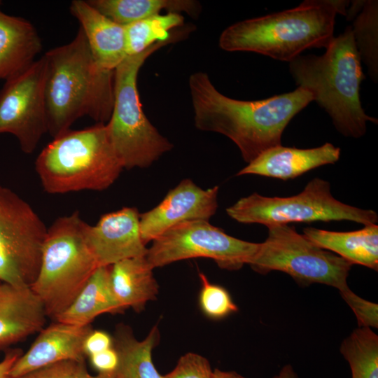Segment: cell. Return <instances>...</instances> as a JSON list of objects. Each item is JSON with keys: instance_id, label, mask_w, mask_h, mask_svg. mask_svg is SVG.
I'll list each match as a JSON object with an SVG mask.
<instances>
[{"instance_id": "obj_38", "label": "cell", "mask_w": 378, "mask_h": 378, "mask_svg": "<svg viewBox=\"0 0 378 378\" xmlns=\"http://www.w3.org/2000/svg\"><path fill=\"white\" fill-rule=\"evenodd\" d=\"M1 4V1H0V5Z\"/></svg>"}, {"instance_id": "obj_24", "label": "cell", "mask_w": 378, "mask_h": 378, "mask_svg": "<svg viewBox=\"0 0 378 378\" xmlns=\"http://www.w3.org/2000/svg\"><path fill=\"white\" fill-rule=\"evenodd\" d=\"M93 8L113 22L125 26L134 22L168 13H200V4L194 0H88Z\"/></svg>"}, {"instance_id": "obj_16", "label": "cell", "mask_w": 378, "mask_h": 378, "mask_svg": "<svg viewBox=\"0 0 378 378\" xmlns=\"http://www.w3.org/2000/svg\"><path fill=\"white\" fill-rule=\"evenodd\" d=\"M340 157V148L330 143L305 149L279 145L262 152L236 176L255 174L287 180L316 167L334 164Z\"/></svg>"}, {"instance_id": "obj_14", "label": "cell", "mask_w": 378, "mask_h": 378, "mask_svg": "<svg viewBox=\"0 0 378 378\" xmlns=\"http://www.w3.org/2000/svg\"><path fill=\"white\" fill-rule=\"evenodd\" d=\"M139 219L136 208L124 207L103 215L95 225H89L87 241L99 267L146 255Z\"/></svg>"}, {"instance_id": "obj_21", "label": "cell", "mask_w": 378, "mask_h": 378, "mask_svg": "<svg viewBox=\"0 0 378 378\" xmlns=\"http://www.w3.org/2000/svg\"><path fill=\"white\" fill-rule=\"evenodd\" d=\"M153 270L146 256L125 259L111 266V287L123 309L131 307L141 312L148 302L155 300L159 286Z\"/></svg>"}, {"instance_id": "obj_12", "label": "cell", "mask_w": 378, "mask_h": 378, "mask_svg": "<svg viewBox=\"0 0 378 378\" xmlns=\"http://www.w3.org/2000/svg\"><path fill=\"white\" fill-rule=\"evenodd\" d=\"M45 79L43 55L27 70L6 80L0 90V134L13 135L26 154L32 153L48 133Z\"/></svg>"}, {"instance_id": "obj_25", "label": "cell", "mask_w": 378, "mask_h": 378, "mask_svg": "<svg viewBox=\"0 0 378 378\" xmlns=\"http://www.w3.org/2000/svg\"><path fill=\"white\" fill-rule=\"evenodd\" d=\"M351 378H378V336L370 328L355 329L340 346Z\"/></svg>"}, {"instance_id": "obj_20", "label": "cell", "mask_w": 378, "mask_h": 378, "mask_svg": "<svg viewBox=\"0 0 378 378\" xmlns=\"http://www.w3.org/2000/svg\"><path fill=\"white\" fill-rule=\"evenodd\" d=\"M303 234L318 246L334 252L350 263L377 271L378 225L372 224L351 232L306 227Z\"/></svg>"}, {"instance_id": "obj_23", "label": "cell", "mask_w": 378, "mask_h": 378, "mask_svg": "<svg viewBox=\"0 0 378 378\" xmlns=\"http://www.w3.org/2000/svg\"><path fill=\"white\" fill-rule=\"evenodd\" d=\"M159 338L157 326L143 340H136L128 327L120 326L113 340L119 356L116 378H162L152 360V351Z\"/></svg>"}, {"instance_id": "obj_9", "label": "cell", "mask_w": 378, "mask_h": 378, "mask_svg": "<svg viewBox=\"0 0 378 378\" xmlns=\"http://www.w3.org/2000/svg\"><path fill=\"white\" fill-rule=\"evenodd\" d=\"M267 227V237L260 243L248 264L255 272H283L300 286L322 284L340 292L349 288L347 277L351 263L318 246L288 224H273Z\"/></svg>"}, {"instance_id": "obj_26", "label": "cell", "mask_w": 378, "mask_h": 378, "mask_svg": "<svg viewBox=\"0 0 378 378\" xmlns=\"http://www.w3.org/2000/svg\"><path fill=\"white\" fill-rule=\"evenodd\" d=\"M183 22V17L180 13H167L124 26L127 56L142 52L156 42L169 41V31Z\"/></svg>"}, {"instance_id": "obj_7", "label": "cell", "mask_w": 378, "mask_h": 378, "mask_svg": "<svg viewBox=\"0 0 378 378\" xmlns=\"http://www.w3.org/2000/svg\"><path fill=\"white\" fill-rule=\"evenodd\" d=\"M168 42H156L142 52L127 56L114 71L113 106L106 127L124 169L148 167L173 148L146 116L137 90L143 64Z\"/></svg>"}, {"instance_id": "obj_2", "label": "cell", "mask_w": 378, "mask_h": 378, "mask_svg": "<svg viewBox=\"0 0 378 378\" xmlns=\"http://www.w3.org/2000/svg\"><path fill=\"white\" fill-rule=\"evenodd\" d=\"M43 56L48 133L55 138L84 116L106 124L113 106L114 71L97 62L83 30Z\"/></svg>"}, {"instance_id": "obj_37", "label": "cell", "mask_w": 378, "mask_h": 378, "mask_svg": "<svg viewBox=\"0 0 378 378\" xmlns=\"http://www.w3.org/2000/svg\"><path fill=\"white\" fill-rule=\"evenodd\" d=\"M212 378H246L234 371H223L218 368L213 370Z\"/></svg>"}, {"instance_id": "obj_6", "label": "cell", "mask_w": 378, "mask_h": 378, "mask_svg": "<svg viewBox=\"0 0 378 378\" xmlns=\"http://www.w3.org/2000/svg\"><path fill=\"white\" fill-rule=\"evenodd\" d=\"M88 227L74 211L48 227L39 270L30 286L47 317L55 320L65 311L99 267L87 241Z\"/></svg>"}, {"instance_id": "obj_18", "label": "cell", "mask_w": 378, "mask_h": 378, "mask_svg": "<svg viewBox=\"0 0 378 378\" xmlns=\"http://www.w3.org/2000/svg\"><path fill=\"white\" fill-rule=\"evenodd\" d=\"M69 11L78 21L97 62L106 70L115 71L127 57L124 26L102 14L87 1H72Z\"/></svg>"}, {"instance_id": "obj_11", "label": "cell", "mask_w": 378, "mask_h": 378, "mask_svg": "<svg viewBox=\"0 0 378 378\" xmlns=\"http://www.w3.org/2000/svg\"><path fill=\"white\" fill-rule=\"evenodd\" d=\"M259 244L233 237L209 220H194L164 232L152 241L146 257L153 269L182 260L208 258L222 269L237 270L250 263Z\"/></svg>"}, {"instance_id": "obj_30", "label": "cell", "mask_w": 378, "mask_h": 378, "mask_svg": "<svg viewBox=\"0 0 378 378\" xmlns=\"http://www.w3.org/2000/svg\"><path fill=\"white\" fill-rule=\"evenodd\" d=\"M342 298L355 314L358 327H378V305L354 293L349 288L340 292Z\"/></svg>"}, {"instance_id": "obj_33", "label": "cell", "mask_w": 378, "mask_h": 378, "mask_svg": "<svg viewBox=\"0 0 378 378\" xmlns=\"http://www.w3.org/2000/svg\"><path fill=\"white\" fill-rule=\"evenodd\" d=\"M113 346V340L106 332L91 330L84 340L83 351L89 357Z\"/></svg>"}, {"instance_id": "obj_8", "label": "cell", "mask_w": 378, "mask_h": 378, "mask_svg": "<svg viewBox=\"0 0 378 378\" xmlns=\"http://www.w3.org/2000/svg\"><path fill=\"white\" fill-rule=\"evenodd\" d=\"M227 215L241 223L273 224L314 221L350 220L363 225L376 224L377 214L335 199L330 183L314 178L298 195L286 197H265L253 193L226 209Z\"/></svg>"}, {"instance_id": "obj_15", "label": "cell", "mask_w": 378, "mask_h": 378, "mask_svg": "<svg viewBox=\"0 0 378 378\" xmlns=\"http://www.w3.org/2000/svg\"><path fill=\"white\" fill-rule=\"evenodd\" d=\"M89 326H78L57 321L40 330L30 348L12 367L11 378H18L39 368L64 360L83 363V343L91 331Z\"/></svg>"}, {"instance_id": "obj_13", "label": "cell", "mask_w": 378, "mask_h": 378, "mask_svg": "<svg viewBox=\"0 0 378 378\" xmlns=\"http://www.w3.org/2000/svg\"><path fill=\"white\" fill-rule=\"evenodd\" d=\"M218 186L202 189L185 178L153 209L140 214V232L146 245L170 227L188 220L209 219L218 209Z\"/></svg>"}, {"instance_id": "obj_1", "label": "cell", "mask_w": 378, "mask_h": 378, "mask_svg": "<svg viewBox=\"0 0 378 378\" xmlns=\"http://www.w3.org/2000/svg\"><path fill=\"white\" fill-rule=\"evenodd\" d=\"M188 85L196 128L231 139L247 163L281 145L288 122L314 101L312 92L301 87L260 100L234 99L220 92L203 71L191 74Z\"/></svg>"}, {"instance_id": "obj_28", "label": "cell", "mask_w": 378, "mask_h": 378, "mask_svg": "<svg viewBox=\"0 0 378 378\" xmlns=\"http://www.w3.org/2000/svg\"><path fill=\"white\" fill-rule=\"evenodd\" d=\"M199 276L202 281L199 302L206 316L212 319H221L238 310L225 288L211 284L203 273H199Z\"/></svg>"}, {"instance_id": "obj_35", "label": "cell", "mask_w": 378, "mask_h": 378, "mask_svg": "<svg viewBox=\"0 0 378 378\" xmlns=\"http://www.w3.org/2000/svg\"><path fill=\"white\" fill-rule=\"evenodd\" d=\"M73 378H116V375L115 372L112 373H98L97 375H92L86 369L83 362L78 364Z\"/></svg>"}, {"instance_id": "obj_17", "label": "cell", "mask_w": 378, "mask_h": 378, "mask_svg": "<svg viewBox=\"0 0 378 378\" xmlns=\"http://www.w3.org/2000/svg\"><path fill=\"white\" fill-rule=\"evenodd\" d=\"M46 317L30 287L0 283V350L41 330Z\"/></svg>"}, {"instance_id": "obj_36", "label": "cell", "mask_w": 378, "mask_h": 378, "mask_svg": "<svg viewBox=\"0 0 378 378\" xmlns=\"http://www.w3.org/2000/svg\"><path fill=\"white\" fill-rule=\"evenodd\" d=\"M272 378H298V374L290 364L284 365L279 372Z\"/></svg>"}, {"instance_id": "obj_32", "label": "cell", "mask_w": 378, "mask_h": 378, "mask_svg": "<svg viewBox=\"0 0 378 378\" xmlns=\"http://www.w3.org/2000/svg\"><path fill=\"white\" fill-rule=\"evenodd\" d=\"M89 358L92 366L98 373L115 372L119 363L118 354L113 346L92 354Z\"/></svg>"}, {"instance_id": "obj_34", "label": "cell", "mask_w": 378, "mask_h": 378, "mask_svg": "<svg viewBox=\"0 0 378 378\" xmlns=\"http://www.w3.org/2000/svg\"><path fill=\"white\" fill-rule=\"evenodd\" d=\"M22 354L20 349H10L6 352L3 360L0 361V378H11L10 370Z\"/></svg>"}, {"instance_id": "obj_27", "label": "cell", "mask_w": 378, "mask_h": 378, "mask_svg": "<svg viewBox=\"0 0 378 378\" xmlns=\"http://www.w3.org/2000/svg\"><path fill=\"white\" fill-rule=\"evenodd\" d=\"M351 27L356 49L372 80L378 78V1H364Z\"/></svg>"}, {"instance_id": "obj_19", "label": "cell", "mask_w": 378, "mask_h": 378, "mask_svg": "<svg viewBox=\"0 0 378 378\" xmlns=\"http://www.w3.org/2000/svg\"><path fill=\"white\" fill-rule=\"evenodd\" d=\"M42 48L29 21L0 10V80L6 81L27 70Z\"/></svg>"}, {"instance_id": "obj_3", "label": "cell", "mask_w": 378, "mask_h": 378, "mask_svg": "<svg viewBox=\"0 0 378 378\" xmlns=\"http://www.w3.org/2000/svg\"><path fill=\"white\" fill-rule=\"evenodd\" d=\"M349 1L306 0L281 12L244 20L220 35L221 49L253 52L291 62L304 50L326 48L334 38L337 13L346 15Z\"/></svg>"}, {"instance_id": "obj_31", "label": "cell", "mask_w": 378, "mask_h": 378, "mask_svg": "<svg viewBox=\"0 0 378 378\" xmlns=\"http://www.w3.org/2000/svg\"><path fill=\"white\" fill-rule=\"evenodd\" d=\"M79 363L74 360L60 361L36 369L18 378H73Z\"/></svg>"}, {"instance_id": "obj_5", "label": "cell", "mask_w": 378, "mask_h": 378, "mask_svg": "<svg viewBox=\"0 0 378 378\" xmlns=\"http://www.w3.org/2000/svg\"><path fill=\"white\" fill-rule=\"evenodd\" d=\"M35 169L50 194L104 190L124 169L111 144L106 124L69 130L40 152Z\"/></svg>"}, {"instance_id": "obj_22", "label": "cell", "mask_w": 378, "mask_h": 378, "mask_svg": "<svg viewBox=\"0 0 378 378\" xmlns=\"http://www.w3.org/2000/svg\"><path fill=\"white\" fill-rule=\"evenodd\" d=\"M110 268L111 266L99 267L72 303L55 321L85 326L100 314L122 312L124 309L111 287Z\"/></svg>"}, {"instance_id": "obj_10", "label": "cell", "mask_w": 378, "mask_h": 378, "mask_svg": "<svg viewBox=\"0 0 378 378\" xmlns=\"http://www.w3.org/2000/svg\"><path fill=\"white\" fill-rule=\"evenodd\" d=\"M48 232L31 206L0 186V281L30 287L41 265Z\"/></svg>"}, {"instance_id": "obj_29", "label": "cell", "mask_w": 378, "mask_h": 378, "mask_svg": "<svg viewBox=\"0 0 378 378\" xmlns=\"http://www.w3.org/2000/svg\"><path fill=\"white\" fill-rule=\"evenodd\" d=\"M213 370L209 360L192 352L182 356L175 368L162 378H212Z\"/></svg>"}, {"instance_id": "obj_4", "label": "cell", "mask_w": 378, "mask_h": 378, "mask_svg": "<svg viewBox=\"0 0 378 378\" xmlns=\"http://www.w3.org/2000/svg\"><path fill=\"white\" fill-rule=\"evenodd\" d=\"M321 56L299 55L290 62L296 84L310 91L314 101L330 115L337 130L347 137L360 138L367 122L377 123L368 115L360 99L365 78L351 27L334 37Z\"/></svg>"}]
</instances>
